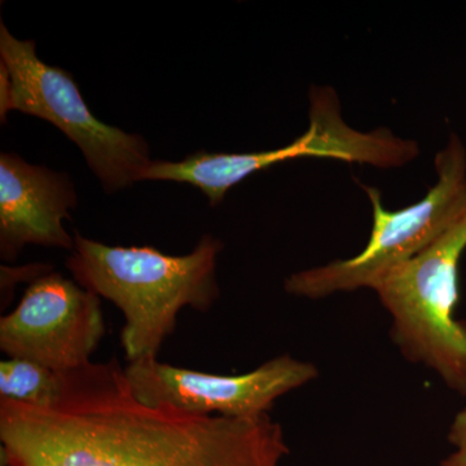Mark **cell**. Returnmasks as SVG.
<instances>
[{
	"label": "cell",
	"mask_w": 466,
	"mask_h": 466,
	"mask_svg": "<svg viewBox=\"0 0 466 466\" xmlns=\"http://www.w3.org/2000/svg\"><path fill=\"white\" fill-rule=\"evenodd\" d=\"M447 440L453 447V452L441 460V466H466V407L453 417Z\"/></svg>",
	"instance_id": "obj_10"
},
{
	"label": "cell",
	"mask_w": 466,
	"mask_h": 466,
	"mask_svg": "<svg viewBox=\"0 0 466 466\" xmlns=\"http://www.w3.org/2000/svg\"><path fill=\"white\" fill-rule=\"evenodd\" d=\"M106 334L100 297L47 272L29 284L14 311L0 319V349L58 373L91 363Z\"/></svg>",
	"instance_id": "obj_7"
},
{
	"label": "cell",
	"mask_w": 466,
	"mask_h": 466,
	"mask_svg": "<svg viewBox=\"0 0 466 466\" xmlns=\"http://www.w3.org/2000/svg\"><path fill=\"white\" fill-rule=\"evenodd\" d=\"M63 388V373L33 360L8 358L0 363V400L50 406Z\"/></svg>",
	"instance_id": "obj_9"
},
{
	"label": "cell",
	"mask_w": 466,
	"mask_h": 466,
	"mask_svg": "<svg viewBox=\"0 0 466 466\" xmlns=\"http://www.w3.org/2000/svg\"><path fill=\"white\" fill-rule=\"evenodd\" d=\"M124 370L131 391L143 403L229 419L268 415L276 400L319 377L315 364L289 354L269 359L244 375L198 372L157 358L133 361Z\"/></svg>",
	"instance_id": "obj_6"
},
{
	"label": "cell",
	"mask_w": 466,
	"mask_h": 466,
	"mask_svg": "<svg viewBox=\"0 0 466 466\" xmlns=\"http://www.w3.org/2000/svg\"><path fill=\"white\" fill-rule=\"evenodd\" d=\"M11 110L56 126L84 153L106 193L142 180L149 167V146L92 115L78 85L63 67L43 63L34 41H20L0 25V118Z\"/></svg>",
	"instance_id": "obj_5"
},
{
	"label": "cell",
	"mask_w": 466,
	"mask_h": 466,
	"mask_svg": "<svg viewBox=\"0 0 466 466\" xmlns=\"http://www.w3.org/2000/svg\"><path fill=\"white\" fill-rule=\"evenodd\" d=\"M466 250V210L412 258L373 287L391 318L390 339L410 363L433 370L466 397V320H459V265Z\"/></svg>",
	"instance_id": "obj_3"
},
{
	"label": "cell",
	"mask_w": 466,
	"mask_h": 466,
	"mask_svg": "<svg viewBox=\"0 0 466 466\" xmlns=\"http://www.w3.org/2000/svg\"><path fill=\"white\" fill-rule=\"evenodd\" d=\"M78 204L66 173L27 164L15 153L0 155V257L15 260L25 245L75 250L63 220Z\"/></svg>",
	"instance_id": "obj_8"
},
{
	"label": "cell",
	"mask_w": 466,
	"mask_h": 466,
	"mask_svg": "<svg viewBox=\"0 0 466 466\" xmlns=\"http://www.w3.org/2000/svg\"><path fill=\"white\" fill-rule=\"evenodd\" d=\"M437 182L416 204L388 210L381 193L363 186L372 202L373 225L364 249L351 258L303 269L285 279L290 296L318 300L337 293L373 287L394 267L424 250L450 228L466 210V148L451 134L446 147L435 156Z\"/></svg>",
	"instance_id": "obj_4"
},
{
	"label": "cell",
	"mask_w": 466,
	"mask_h": 466,
	"mask_svg": "<svg viewBox=\"0 0 466 466\" xmlns=\"http://www.w3.org/2000/svg\"><path fill=\"white\" fill-rule=\"evenodd\" d=\"M66 267L76 283L112 300L125 317L121 345L130 363L157 358L184 308L208 311L219 297L222 241L205 235L186 256L152 247H109L76 233Z\"/></svg>",
	"instance_id": "obj_2"
},
{
	"label": "cell",
	"mask_w": 466,
	"mask_h": 466,
	"mask_svg": "<svg viewBox=\"0 0 466 466\" xmlns=\"http://www.w3.org/2000/svg\"><path fill=\"white\" fill-rule=\"evenodd\" d=\"M0 441L3 466H280L290 452L269 415L143 403L116 360L63 373L50 406L0 400Z\"/></svg>",
	"instance_id": "obj_1"
}]
</instances>
